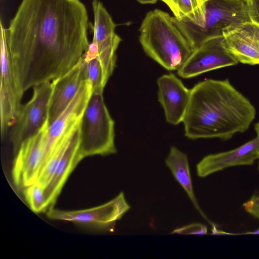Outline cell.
I'll return each instance as SVG.
<instances>
[{"label": "cell", "instance_id": "1", "mask_svg": "<svg viewBox=\"0 0 259 259\" xmlns=\"http://www.w3.org/2000/svg\"><path fill=\"white\" fill-rule=\"evenodd\" d=\"M89 22L80 0H22L6 29L18 87L51 81L72 68L87 51Z\"/></svg>", "mask_w": 259, "mask_h": 259}, {"label": "cell", "instance_id": "2", "mask_svg": "<svg viewBox=\"0 0 259 259\" xmlns=\"http://www.w3.org/2000/svg\"><path fill=\"white\" fill-rule=\"evenodd\" d=\"M254 106L228 79H209L190 90L183 122L191 139H231L249 128L255 117Z\"/></svg>", "mask_w": 259, "mask_h": 259}, {"label": "cell", "instance_id": "3", "mask_svg": "<svg viewBox=\"0 0 259 259\" xmlns=\"http://www.w3.org/2000/svg\"><path fill=\"white\" fill-rule=\"evenodd\" d=\"M147 56L169 71H178L195 49L179 20L159 9L148 12L139 28Z\"/></svg>", "mask_w": 259, "mask_h": 259}, {"label": "cell", "instance_id": "4", "mask_svg": "<svg viewBox=\"0 0 259 259\" xmlns=\"http://www.w3.org/2000/svg\"><path fill=\"white\" fill-rule=\"evenodd\" d=\"M114 124L103 93L92 94L79 125V162L88 156L116 153Z\"/></svg>", "mask_w": 259, "mask_h": 259}, {"label": "cell", "instance_id": "5", "mask_svg": "<svg viewBox=\"0 0 259 259\" xmlns=\"http://www.w3.org/2000/svg\"><path fill=\"white\" fill-rule=\"evenodd\" d=\"M178 20L195 49L206 40L223 35L225 28L251 21L247 0H206L204 18L200 25Z\"/></svg>", "mask_w": 259, "mask_h": 259}, {"label": "cell", "instance_id": "6", "mask_svg": "<svg viewBox=\"0 0 259 259\" xmlns=\"http://www.w3.org/2000/svg\"><path fill=\"white\" fill-rule=\"evenodd\" d=\"M52 89V81L33 87L31 98L22 105L10 133V140L15 154L21 144L37 133L48 120Z\"/></svg>", "mask_w": 259, "mask_h": 259}, {"label": "cell", "instance_id": "7", "mask_svg": "<svg viewBox=\"0 0 259 259\" xmlns=\"http://www.w3.org/2000/svg\"><path fill=\"white\" fill-rule=\"evenodd\" d=\"M1 85L0 111L1 135L16 120L22 106L23 94L20 91L13 72L7 44L6 28L1 22Z\"/></svg>", "mask_w": 259, "mask_h": 259}, {"label": "cell", "instance_id": "8", "mask_svg": "<svg viewBox=\"0 0 259 259\" xmlns=\"http://www.w3.org/2000/svg\"><path fill=\"white\" fill-rule=\"evenodd\" d=\"M131 208L124 193L102 205L76 210H63L50 207L47 217L51 219L69 221L100 229L107 228L119 220Z\"/></svg>", "mask_w": 259, "mask_h": 259}, {"label": "cell", "instance_id": "9", "mask_svg": "<svg viewBox=\"0 0 259 259\" xmlns=\"http://www.w3.org/2000/svg\"><path fill=\"white\" fill-rule=\"evenodd\" d=\"M223 35L209 38L197 48L178 71L184 78L217 69L235 65L236 60L225 48Z\"/></svg>", "mask_w": 259, "mask_h": 259}, {"label": "cell", "instance_id": "10", "mask_svg": "<svg viewBox=\"0 0 259 259\" xmlns=\"http://www.w3.org/2000/svg\"><path fill=\"white\" fill-rule=\"evenodd\" d=\"M49 126L48 120L37 133L21 144L16 152L12 174L17 186L26 188L36 181Z\"/></svg>", "mask_w": 259, "mask_h": 259}, {"label": "cell", "instance_id": "11", "mask_svg": "<svg viewBox=\"0 0 259 259\" xmlns=\"http://www.w3.org/2000/svg\"><path fill=\"white\" fill-rule=\"evenodd\" d=\"M92 94V85L87 79L66 109L49 125L40 170L62 138L79 123Z\"/></svg>", "mask_w": 259, "mask_h": 259}, {"label": "cell", "instance_id": "12", "mask_svg": "<svg viewBox=\"0 0 259 259\" xmlns=\"http://www.w3.org/2000/svg\"><path fill=\"white\" fill-rule=\"evenodd\" d=\"M227 51L238 63L259 64V26L246 22L225 28L222 33Z\"/></svg>", "mask_w": 259, "mask_h": 259}, {"label": "cell", "instance_id": "13", "mask_svg": "<svg viewBox=\"0 0 259 259\" xmlns=\"http://www.w3.org/2000/svg\"><path fill=\"white\" fill-rule=\"evenodd\" d=\"M87 79L83 58L69 71L52 81L53 89L48 109L49 125L63 112Z\"/></svg>", "mask_w": 259, "mask_h": 259}, {"label": "cell", "instance_id": "14", "mask_svg": "<svg viewBox=\"0 0 259 259\" xmlns=\"http://www.w3.org/2000/svg\"><path fill=\"white\" fill-rule=\"evenodd\" d=\"M258 158L259 141L256 137L234 149L205 156L196 165L197 174L204 178L230 167L252 165Z\"/></svg>", "mask_w": 259, "mask_h": 259}, {"label": "cell", "instance_id": "15", "mask_svg": "<svg viewBox=\"0 0 259 259\" xmlns=\"http://www.w3.org/2000/svg\"><path fill=\"white\" fill-rule=\"evenodd\" d=\"M158 101L162 106L166 120L177 125L183 122L190 97V90L175 74L163 75L157 79Z\"/></svg>", "mask_w": 259, "mask_h": 259}, {"label": "cell", "instance_id": "16", "mask_svg": "<svg viewBox=\"0 0 259 259\" xmlns=\"http://www.w3.org/2000/svg\"><path fill=\"white\" fill-rule=\"evenodd\" d=\"M79 144L78 126L73 133L53 177L44 189L46 209L54 206L69 176L79 162L77 159Z\"/></svg>", "mask_w": 259, "mask_h": 259}, {"label": "cell", "instance_id": "17", "mask_svg": "<svg viewBox=\"0 0 259 259\" xmlns=\"http://www.w3.org/2000/svg\"><path fill=\"white\" fill-rule=\"evenodd\" d=\"M165 164L171 171L176 180L185 191L195 207L200 214L209 222L200 208L195 196L187 155L176 147L172 146L165 159Z\"/></svg>", "mask_w": 259, "mask_h": 259}, {"label": "cell", "instance_id": "18", "mask_svg": "<svg viewBox=\"0 0 259 259\" xmlns=\"http://www.w3.org/2000/svg\"><path fill=\"white\" fill-rule=\"evenodd\" d=\"M92 4L94 16L93 41L101 44L119 37L115 31L116 25L103 4L99 0H93Z\"/></svg>", "mask_w": 259, "mask_h": 259}, {"label": "cell", "instance_id": "19", "mask_svg": "<svg viewBox=\"0 0 259 259\" xmlns=\"http://www.w3.org/2000/svg\"><path fill=\"white\" fill-rule=\"evenodd\" d=\"M164 2L179 20L200 25L203 21L206 0H160Z\"/></svg>", "mask_w": 259, "mask_h": 259}, {"label": "cell", "instance_id": "20", "mask_svg": "<svg viewBox=\"0 0 259 259\" xmlns=\"http://www.w3.org/2000/svg\"><path fill=\"white\" fill-rule=\"evenodd\" d=\"M79 124L69 131L63 137L54 149L49 159L40 169L36 182L39 183L44 188L47 186L53 177L70 143L73 133L78 127Z\"/></svg>", "mask_w": 259, "mask_h": 259}, {"label": "cell", "instance_id": "21", "mask_svg": "<svg viewBox=\"0 0 259 259\" xmlns=\"http://www.w3.org/2000/svg\"><path fill=\"white\" fill-rule=\"evenodd\" d=\"M82 58L85 62L87 79L92 85V94L103 93L106 84L97 52L89 48Z\"/></svg>", "mask_w": 259, "mask_h": 259}, {"label": "cell", "instance_id": "22", "mask_svg": "<svg viewBox=\"0 0 259 259\" xmlns=\"http://www.w3.org/2000/svg\"><path fill=\"white\" fill-rule=\"evenodd\" d=\"M44 189L36 181L25 188V199L31 210L36 213L46 210Z\"/></svg>", "mask_w": 259, "mask_h": 259}, {"label": "cell", "instance_id": "23", "mask_svg": "<svg viewBox=\"0 0 259 259\" xmlns=\"http://www.w3.org/2000/svg\"><path fill=\"white\" fill-rule=\"evenodd\" d=\"M207 228L200 223H193L177 228L171 232V234H206Z\"/></svg>", "mask_w": 259, "mask_h": 259}, {"label": "cell", "instance_id": "24", "mask_svg": "<svg viewBox=\"0 0 259 259\" xmlns=\"http://www.w3.org/2000/svg\"><path fill=\"white\" fill-rule=\"evenodd\" d=\"M243 206L247 212L259 219V195H253Z\"/></svg>", "mask_w": 259, "mask_h": 259}, {"label": "cell", "instance_id": "25", "mask_svg": "<svg viewBox=\"0 0 259 259\" xmlns=\"http://www.w3.org/2000/svg\"><path fill=\"white\" fill-rule=\"evenodd\" d=\"M247 5L251 22L259 26V0H247Z\"/></svg>", "mask_w": 259, "mask_h": 259}, {"label": "cell", "instance_id": "26", "mask_svg": "<svg viewBox=\"0 0 259 259\" xmlns=\"http://www.w3.org/2000/svg\"><path fill=\"white\" fill-rule=\"evenodd\" d=\"M142 4H155L157 0H137Z\"/></svg>", "mask_w": 259, "mask_h": 259}, {"label": "cell", "instance_id": "27", "mask_svg": "<svg viewBox=\"0 0 259 259\" xmlns=\"http://www.w3.org/2000/svg\"><path fill=\"white\" fill-rule=\"evenodd\" d=\"M254 130L256 133V137L257 138L258 141H259V122L256 123L254 125ZM259 159V158H258ZM258 169L259 170V162H258Z\"/></svg>", "mask_w": 259, "mask_h": 259}, {"label": "cell", "instance_id": "28", "mask_svg": "<svg viewBox=\"0 0 259 259\" xmlns=\"http://www.w3.org/2000/svg\"><path fill=\"white\" fill-rule=\"evenodd\" d=\"M243 234H256V235H257V234H259V229H257V230H255L254 231H253L252 232H245V233H244Z\"/></svg>", "mask_w": 259, "mask_h": 259}]
</instances>
